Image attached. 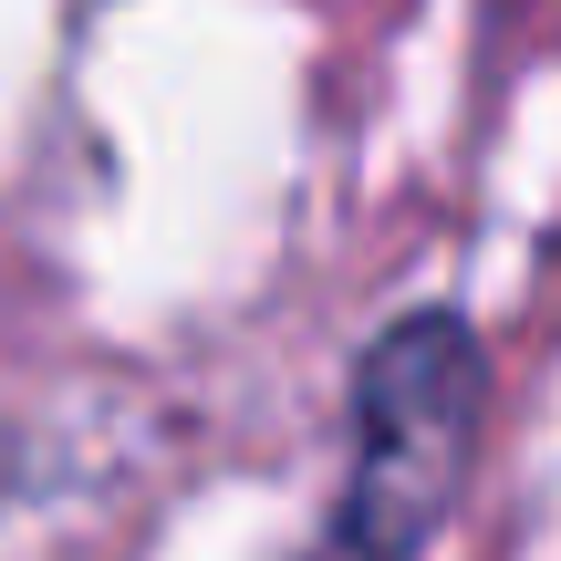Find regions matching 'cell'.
I'll return each instance as SVG.
<instances>
[{
  "mask_svg": "<svg viewBox=\"0 0 561 561\" xmlns=\"http://www.w3.org/2000/svg\"><path fill=\"white\" fill-rule=\"evenodd\" d=\"M489 416V354L458 312H396L354 375V458H343V551L416 561L458 510Z\"/></svg>",
  "mask_w": 561,
  "mask_h": 561,
  "instance_id": "obj_1",
  "label": "cell"
}]
</instances>
